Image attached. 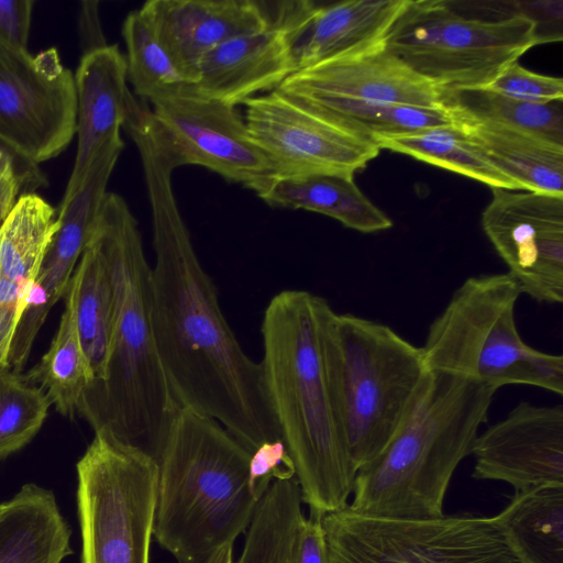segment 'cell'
Listing matches in <instances>:
<instances>
[{"mask_svg": "<svg viewBox=\"0 0 563 563\" xmlns=\"http://www.w3.org/2000/svg\"><path fill=\"white\" fill-rule=\"evenodd\" d=\"M536 45L529 19L472 18L450 0H407L385 40L387 51L442 91L486 87Z\"/></svg>", "mask_w": 563, "mask_h": 563, "instance_id": "52a82bcc", "label": "cell"}, {"mask_svg": "<svg viewBox=\"0 0 563 563\" xmlns=\"http://www.w3.org/2000/svg\"><path fill=\"white\" fill-rule=\"evenodd\" d=\"M69 288L75 298L77 329L92 376L91 385L106 377L117 316L111 269L106 255L91 236L74 271Z\"/></svg>", "mask_w": 563, "mask_h": 563, "instance_id": "484cf974", "label": "cell"}, {"mask_svg": "<svg viewBox=\"0 0 563 563\" xmlns=\"http://www.w3.org/2000/svg\"><path fill=\"white\" fill-rule=\"evenodd\" d=\"M317 5L311 0L274 1L264 26L208 53L185 89L232 107L277 89L296 71L294 47Z\"/></svg>", "mask_w": 563, "mask_h": 563, "instance_id": "9a60e30c", "label": "cell"}, {"mask_svg": "<svg viewBox=\"0 0 563 563\" xmlns=\"http://www.w3.org/2000/svg\"><path fill=\"white\" fill-rule=\"evenodd\" d=\"M278 88L313 90L382 103L443 108L442 90L385 46L297 70Z\"/></svg>", "mask_w": 563, "mask_h": 563, "instance_id": "d6986e66", "label": "cell"}, {"mask_svg": "<svg viewBox=\"0 0 563 563\" xmlns=\"http://www.w3.org/2000/svg\"><path fill=\"white\" fill-rule=\"evenodd\" d=\"M485 88L516 100L550 103L563 100V80L527 69L518 62L507 66Z\"/></svg>", "mask_w": 563, "mask_h": 563, "instance_id": "e575fe53", "label": "cell"}, {"mask_svg": "<svg viewBox=\"0 0 563 563\" xmlns=\"http://www.w3.org/2000/svg\"><path fill=\"white\" fill-rule=\"evenodd\" d=\"M57 209L21 194L0 224V325L14 328L58 230Z\"/></svg>", "mask_w": 563, "mask_h": 563, "instance_id": "ffe728a7", "label": "cell"}, {"mask_svg": "<svg viewBox=\"0 0 563 563\" xmlns=\"http://www.w3.org/2000/svg\"><path fill=\"white\" fill-rule=\"evenodd\" d=\"M496 390L473 379L430 372L411 413L355 475L349 508L390 519H434L461 461L487 422Z\"/></svg>", "mask_w": 563, "mask_h": 563, "instance_id": "277c9868", "label": "cell"}, {"mask_svg": "<svg viewBox=\"0 0 563 563\" xmlns=\"http://www.w3.org/2000/svg\"><path fill=\"white\" fill-rule=\"evenodd\" d=\"M65 298V310L47 352L23 376L26 382L45 391L57 412L74 419L92 376L79 340L75 298L70 288Z\"/></svg>", "mask_w": 563, "mask_h": 563, "instance_id": "f546056e", "label": "cell"}, {"mask_svg": "<svg viewBox=\"0 0 563 563\" xmlns=\"http://www.w3.org/2000/svg\"><path fill=\"white\" fill-rule=\"evenodd\" d=\"M407 0H343L318 4L294 47L296 71L385 46Z\"/></svg>", "mask_w": 563, "mask_h": 563, "instance_id": "44dd1931", "label": "cell"}, {"mask_svg": "<svg viewBox=\"0 0 563 563\" xmlns=\"http://www.w3.org/2000/svg\"><path fill=\"white\" fill-rule=\"evenodd\" d=\"M251 453L218 421L179 408L156 459L154 538L178 563H203L247 530L260 501Z\"/></svg>", "mask_w": 563, "mask_h": 563, "instance_id": "5b68a950", "label": "cell"}, {"mask_svg": "<svg viewBox=\"0 0 563 563\" xmlns=\"http://www.w3.org/2000/svg\"><path fill=\"white\" fill-rule=\"evenodd\" d=\"M124 147L121 135L99 151L79 190L58 207V230L46 253L35 283L57 302L69 288L75 266L107 195V186Z\"/></svg>", "mask_w": 563, "mask_h": 563, "instance_id": "7402d4cb", "label": "cell"}, {"mask_svg": "<svg viewBox=\"0 0 563 563\" xmlns=\"http://www.w3.org/2000/svg\"><path fill=\"white\" fill-rule=\"evenodd\" d=\"M75 134V78L57 49L33 55L0 46V141L40 166Z\"/></svg>", "mask_w": 563, "mask_h": 563, "instance_id": "8fae6325", "label": "cell"}, {"mask_svg": "<svg viewBox=\"0 0 563 563\" xmlns=\"http://www.w3.org/2000/svg\"><path fill=\"white\" fill-rule=\"evenodd\" d=\"M515 15L529 19L539 44L561 42L563 37V1H511Z\"/></svg>", "mask_w": 563, "mask_h": 563, "instance_id": "74e56055", "label": "cell"}, {"mask_svg": "<svg viewBox=\"0 0 563 563\" xmlns=\"http://www.w3.org/2000/svg\"><path fill=\"white\" fill-rule=\"evenodd\" d=\"M153 221L151 319L172 397L179 408L218 421L250 453L282 439L261 362L242 349L222 314L172 186L177 168L148 126L131 132Z\"/></svg>", "mask_w": 563, "mask_h": 563, "instance_id": "6da1fadb", "label": "cell"}, {"mask_svg": "<svg viewBox=\"0 0 563 563\" xmlns=\"http://www.w3.org/2000/svg\"><path fill=\"white\" fill-rule=\"evenodd\" d=\"M321 350L335 416L356 472L375 459L411 413L427 385L421 347L389 325L330 305Z\"/></svg>", "mask_w": 563, "mask_h": 563, "instance_id": "8992f818", "label": "cell"}, {"mask_svg": "<svg viewBox=\"0 0 563 563\" xmlns=\"http://www.w3.org/2000/svg\"><path fill=\"white\" fill-rule=\"evenodd\" d=\"M203 563H234L233 544H227L218 549Z\"/></svg>", "mask_w": 563, "mask_h": 563, "instance_id": "ee69618b", "label": "cell"}, {"mask_svg": "<svg viewBox=\"0 0 563 563\" xmlns=\"http://www.w3.org/2000/svg\"><path fill=\"white\" fill-rule=\"evenodd\" d=\"M482 229L517 282L539 303L563 302V196L492 189Z\"/></svg>", "mask_w": 563, "mask_h": 563, "instance_id": "5bb4252c", "label": "cell"}, {"mask_svg": "<svg viewBox=\"0 0 563 563\" xmlns=\"http://www.w3.org/2000/svg\"><path fill=\"white\" fill-rule=\"evenodd\" d=\"M55 303L47 291L34 282L11 343L9 365L13 372L20 373L24 367L34 339Z\"/></svg>", "mask_w": 563, "mask_h": 563, "instance_id": "8d00e7d4", "label": "cell"}, {"mask_svg": "<svg viewBox=\"0 0 563 563\" xmlns=\"http://www.w3.org/2000/svg\"><path fill=\"white\" fill-rule=\"evenodd\" d=\"M74 78L77 150L59 206L79 190L101 147L121 135V128L140 103L128 88L125 57L117 45L82 54Z\"/></svg>", "mask_w": 563, "mask_h": 563, "instance_id": "ac0fdd59", "label": "cell"}, {"mask_svg": "<svg viewBox=\"0 0 563 563\" xmlns=\"http://www.w3.org/2000/svg\"><path fill=\"white\" fill-rule=\"evenodd\" d=\"M322 517L310 515L301 522L289 563H330Z\"/></svg>", "mask_w": 563, "mask_h": 563, "instance_id": "ab89813d", "label": "cell"}, {"mask_svg": "<svg viewBox=\"0 0 563 563\" xmlns=\"http://www.w3.org/2000/svg\"><path fill=\"white\" fill-rule=\"evenodd\" d=\"M52 402L20 373L0 369V459L26 445L40 431Z\"/></svg>", "mask_w": 563, "mask_h": 563, "instance_id": "836d02e7", "label": "cell"}, {"mask_svg": "<svg viewBox=\"0 0 563 563\" xmlns=\"http://www.w3.org/2000/svg\"><path fill=\"white\" fill-rule=\"evenodd\" d=\"M1 508H2V504H0V510H1Z\"/></svg>", "mask_w": 563, "mask_h": 563, "instance_id": "f6af8a7d", "label": "cell"}, {"mask_svg": "<svg viewBox=\"0 0 563 563\" xmlns=\"http://www.w3.org/2000/svg\"><path fill=\"white\" fill-rule=\"evenodd\" d=\"M81 563H150L158 463L109 430L77 463Z\"/></svg>", "mask_w": 563, "mask_h": 563, "instance_id": "ba28073f", "label": "cell"}, {"mask_svg": "<svg viewBox=\"0 0 563 563\" xmlns=\"http://www.w3.org/2000/svg\"><path fill=\"white\" fill-rule=\"evenodd\" d=\"M520 296L507 272L466 278L429 327L421 346L428 371L466 377L495 390L523 385L534 347L517 328Z\"/></svg>", "mask_w": 563, "mask_h": 563, "instance_id": "9c48e42d", "label": "cell"}, {"mask_svg": "<svg viewBox=\"0 0 563 563\" xmlns=\"http://www.w3.org/2000/svg\"><path fill=\"white\" fill-rule=\"evenodd\" d=\"M442 103L453 120L525 131L563 145L562 101L525 102L481 87L442 91Z\"/></svg>", "mask_w": 563, "mask_h": 563, "instance_id": "4dcf8cb0", "label": "cell"}, {"mask_svg": "<svg viewBox=\"0 0 563 563\" xmlns=\"http://www.w3.org/2000/svg\"><path fill=\"white\" fill-rule=\"evenodd\" d=\"M277 90L318 115L356 131L372 141L378 135L401 134L453 123L445 108L373 102L306 89Z\"/></svg>", "mask_w": 563, "mask_h": 563, "instance_id": "83f0119b", "label": "cell"}, {"mask_svg": "<svg viewBox=\"0 0 563 563\" xmlns=\"http://www.w3.org/2000/svg\"><path fill=\"white\" fill-rule=\"evenodd\" d=\"M321 521L330 563H521L495 516L390 519L347 505Z\"/></svg>", "mask_w": 563, "mask_h": 563, "instance_id": "30bf717a", "label": "cell"}, {"mask_svg": "<svg viewBox=\"0 0 563 563\" xmlns=\"http://www.w3.org/2000/svg\"><path fill=\"white\" fill-rule=\"evenodd\" d=\"M21 194L22 186L18 165L10 155L0 152V223L11 211Z\"/></svg>", "mask_w": 563, "mask_h": 563, "instance_id": "b9f144b4", "label": "cell"}, {"mask_svg": "<svg viewBox=\"0 0 563 563\" xmlns=\"http://www.w3.org/2000/svg\"><path fill=\"white\" fill-rule=\"evenodd\" d=\"M272 4L254 0H150L140 10L191 85L201 59L224 42L264 26Z\"/></svg>", "mask_w": 563, "mask_h": 563, "instance_id": "e0dca14e", "label": "cell"}, {"mask_svg": "<svg viewBox=\"0 0 563 563\" xmlns=\"http://www.w3.org/2000/svg\"><path fill=\"white\" fill-rule=\"evenodd\" d=\"M471 454L475 479L500 481L516 492L563 485V406L517 404L478 433Z\"/></svg>", "mask_w": 563, "mask_h": 563, "instance_id": "2e32d148", "label": "cell"}, {"mask_svg": "<svg viewBox=\"0 0 563 563\" xmlns=\"http://www.w3.org/2000/svg\"><path fill=\"white\" fill-rule=\"evenodd\" d=\"M495 518L521 563H563V485L516 492Z\"/></svg>", "mask_w": 563, "mask_h": 563, "instance_id": "4316f807", "label": "cell"}, {"mask_svg": "<svg viewBox=\"0 0 563 563\" xmlns=\"http://www.w3.org/2000/svg\"><path fill=\"white\" fill-rule=\"evenodd\" d=\"M152 104L156 133L177 167H205L255 194L275 178L236 107L196 96L185 87Z\"/></svg>", "mask_w": 563, "mask_h": 563, "instance_id": "7c38bea8", "label": "cell"}, {"mask_svg": "<svg viewBox=\"0 0 563 563\" xmlns=\"http://www.w3.org/2000/svg\"><path fill=\"white\" fill-rule=\"evenodd\" d=\"M122 36L126 45L128 80L143 102L154 103L188 85L140 9L124 19Z\"/></svg>", "mask_w": 563, "mask_h": 563, "instance_id": "d6a6232c", "label": "cell"}, {"mask_svg": "<svg viewBox=\"0 0 563 563\" xmlns=\"http://www.w3.org/2000/svg\"><path fill=\"white\" fill-rule=\"evenodd\" d=\"M244 107L246 126L275 178L354 176L379 154L368 137L318 115L277 89L249 99Z\"/></svg>", "mask_w": 563, "mask_h": 563, "instance_id": "4fadbf2b", "label": "cell"}, {"mask_svg": "<svg viewBox=\"0 0 563 563\" xmlns=\"http://www.w3.org/2000/svg\"><path fill=\"white\" fill-rule=\"evenodd\" d=\"M296 477L292 459L282 439L265 441L250 456L247 487L257 501L265 495L272 481Z\"/></svg>", "mask_w": 563, "mask_h": 563, "instance_id": "d590c367", "label": "cell"}, {"mask_svg": "<svg viewBox=\"0 0 563 563\" xmlns=\"http://www.w3.org/2000/svg\"><path fill=\"white\" fill-rule=\"evenodd\" d=\"M453 122L522 190L563 196V145L515 129L465 120Z\"/></svg>", "mask_w": 563, "mask_h": 563, "instance_id": "d4e9b609", "label": "cell"}, {"mask_svg": "<svg viewBox=\"0 0 563 563\" xmlns=\"http://www.w3.org/2000/svg\"><path fill=\"white\" fill-rule=\"evenodd\" d=\"M297 478L273 481L261 498L234 563H289L305 516Z\"/></svg>", "mask_w": 563, "mask_h": 563, "instance_id": "1f68e13d", "label": "cell"}, {"mask_svg": "<svg viewBox=\"0 0 563 563\" xmlns=\"http://www.w3.org/2000/svg\"><path fill=\"white\" fill-rule=\"evenodd\" d=\"M373 142L379 150L411 156L483 183L492 189L522 190L470 141L455 122L408 133L378 135L373 137Z\"/></svg>", "mask_w": 563, "mask_h": 563, "instance_id": "f1b7e54d", "label": "cell"}, {"mask_svg": "<svg viewBox=\"0 0 563 563\" xmlns=\"http://www.w3.org/2000/svg\"><path fill=\"white\" fill-rule=\"evenodd\" d=\"M70 553V529L51 490L30 483L2 503L0 563H60Z\"/></svg>", "mask_w": 563, "mask_h": 563, "instance_id": "603a6c76", "label": "cell"}, {"mask_svg": "<svg viewBox=\"0 0 563 563\" xmlns=\"http://www.w3.org/2000/svg\"><path fill=\"white\" fill-rule=\"evenodd\" d=\"M33 0H0V46L27 51Z\"/></svg>", "mask_w": 563, "mask_h": 563, "instance_id": "f35d334b", "label": "cell"}, {"mask_svg": "<svg viewBox=\"0 0 563 563\" xmlns=\"http://www.w3.org/2000/svg\"><path fill=\"white\" fill-rule=\"evenodd\" d=\"M98 5L97 1L80 3L78 30L82 54L108 45L101 29Z\"/></svg>", "mask_w": 563, "mask_h": 563, "instance_id": "60d3db41", "label": "cell"}, {"mask_svg": "<svg viewBox=\"0 0 563 563\" xmlns=\"http://www.w3.org/2000/svg\"><path fill=\"white\" fill-rule=\"evenodd\" d=\"M0 152L10 155L15 161L19 168L22 194L35 192L36 189L47 186V178L38 165L26 161L1 141Z\"/></svg>", "mask_w": 563, "mask_h": 563, "instance_id": "7bdbcfd3", "label": "cell"}, {"mask_svg": "<svg viewBox=\"0 0 563 563\" xmlns=\"http://www.w3.org/2000/svg\"><path fill=\"white\" fill-rule=\"evenodd\" d=\"M256 195L271 207L324 214L361 233L393 227L391 219L361 191L354 176L314 174L274 178Z\"/></svg>", "mask_w": 563, "mask_h": 563, "instance_id": "cb8c5ba5", "label": "cell"}, {"mask_svg": "<svg viewBox=\"0 0 563 563\" xmlns=\"http://www.w3.org/2000/svg\"><path fill=\"white\" fill-rule=\"evenodd\" d=\"M329 302L285 289L265 308L261 333L265 385L310 515L345 508L356 470L338 422L324 372L321 321Z\"/></svg>", "mask_w": 563, "mask_h": 563, "instance_id": "7a4b0ae2", "label": "cell"}, {"mask_svg": "<svg viewBox=\"0 0 563 563\" xmlns=\"http://www.w3.org/2000/svg\"><path fill=\"white\" fill-rule=\"evenodd\" d=\"M106 255L117 298L106 377L89 385L77 413L157 459L179 407L169 391L151 319V266L126 201L107 192L90 235Z\"/></svg>", "mask_w": 563, "mask_h": 563, "instance_id": "3957f363", "label": "cell"}]
</instances>
